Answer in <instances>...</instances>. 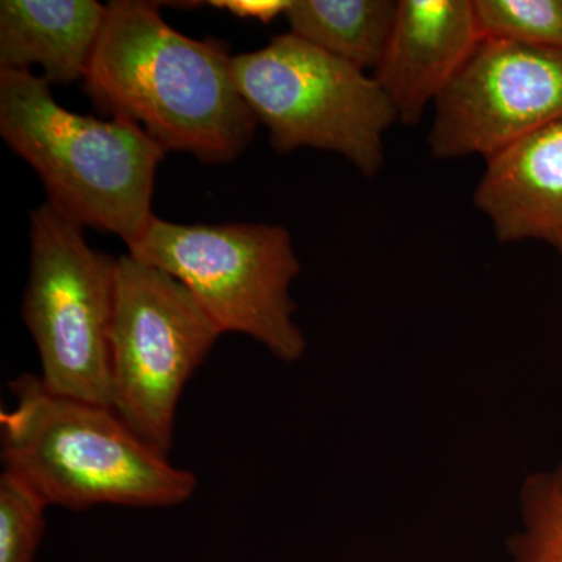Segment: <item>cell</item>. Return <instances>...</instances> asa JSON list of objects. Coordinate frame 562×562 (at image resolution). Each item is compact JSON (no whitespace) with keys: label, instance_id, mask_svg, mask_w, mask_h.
<instances>
[{"label":"cell","instance_id":"1","mask_svg":"<svg viewBox=\"0 0 562 562\" xmlns=\"http://www.w3.org/2000/svg\"><path fill=\"white\" fill-rule=\"evenodd\" d=\"M233 58L224 44L171 27L160 3L113 0L83 90L101 113L136 122L166 151L227 165L249 147L258 124Z\"/></svg>","mask_w":562,"mask_h":562},{"label":"cell","instance_id":"2","mask_svg":"<svg viewBox=\"0 0 562 562\" xmlns=\"http://www.w3.org/2000/svg\"><path fill=\"white\" fill-rule=\"evenodd\" d=\"M9 387L14 405L0 414L3 471L47 505L172 508L194 495V473L172 465L113 409L52 394L33 373Z\"/></svg>","mask_w":562,"mask_h":562},{"label":"cell","instance_id":"3","mask_svg":"<svg viewBox=\"0 0 562 562\" xmlns=\"http://www.w3.org/2000/svg\"><path fill=\"white\" fill-rule=\"evenodd\" d=\"M0 135L38 173L47 202L81 227L133 246L154 221L168 154L136 122L66 110L32 70H0Z\"/></svg>","mask_w":562,"mask_h":562},{"label":"cell","instance_id":"4","mask_svg":"<svg viewBox=\"0 0 562 562\" xmlns=\"http://www.w3.org/2000/svg\"><path fill=\"white\" fill-rule=\"evenodd\" d=\"M128 254L179 280L222 333L249 336L283 362L305 353L291 295L301 261L283 225H187L155 216Z\"/></svg>","mask_w":562,"mask_h":562},{"label":"cell","instance_id":"5","mask_svg":"<svg viewBox=\"0 0 562 562\" xmlns=\"http://www.w3.org/2000/svg\"><path fill=\"white\" fill-rule=\"evenodd\" d=\"M233 74L279 154L312 147L341 155L366 179L382 172L384 135L398 120L371 74L291 32L235 55Z\"/></svg>","mask_w":562,"mask_h":562},{"label":"cell","instance_id":"6","mask_svg":"<svg viewBox=\"0 0 562 562\" xmlns=\"http://www.w3.org/2000/svg\"><path fill=\"white\" fill-rule=\"evenodd\" d=\"M31 269L22 319L52 394L111 408L110 330L117 258L50 205L31 211Z\"/></svg>","mask_w":562,"mask_h":562},{"label":"cell","instance_id":"7","mask_svg":"<svg viewBox=\"0 0 562 562\" xmlns=\"http://www.w3.org/2000/svg\"><path fill=\"white\" fill-rule=\"evenodd\" d=\"M222 335L179 280L131 254L117 258L111 409L165 457L184 386Z\"/></svg>","mask_w":562,"mask_h":562},{"label":"cell","instance_id":"8","mask_svg":"<svg viewBox=\"0 0 562 562\" xmlns=\"http://www.w3.org/2000/svg\"><path fill=\"white\" fill-rule=\"evenodd\" d=\"M562 117V49L482 38L435 103L438 160H483Z\"/></svg>","mask_w":562,"mask_h":562},{"label":"cell","instance_id":"9","mask_svg":"<svg viewBox=\"0 0 562 562\" xmlns=\"http://www.w3.org/2000/svg\"><path fill=\"white\" fill-rule=\"evenodd\" d=\"M480 40L472 0H398L391 38L372 72L398 122L419 124Z\"/></svg>","mask_w":562,"mask_h":562},{"label":"cell","instance_id":"10","mask_svg":"<svg viewBox=\"0 0 562 562\" xmlns=\"http://www.w3.org/2000/svg\"><path fill=\"white\" fill-rule=\"evenodd\" d=\"M473 203L498 243H546L562 257V117L487 158Z\"/></svg>","mask_w":562,"mask_h":562},{"label":"cell","instance_id":"11","mask_svg":"<svg viewBox=\"0 0 562 562\" xmlns=\"http://www.w3.org/2000/svg\"><path fill=\"white\" fill-rule=\"evenodd\" d=\"M105 14L95 0H2L0 70L36 65L49 85L85 80Z\"/></svg>","mask_w":562,"mask_h":562},{"label":"cell","instance_id":"12","mask_svg":"<svg viewBox=\"0 0 562 562\" xmlns=\"http://www.w3.org/2000/svg\"><path fill=\"white\" fill-rule=\"evenodd\" d=\"M397 16L394 0H292L290 32L335 57L373 72Z\"/></svg>","mask_w":562,"mask_h":562},{"label":"cell","instance_id":"13","mask_svg":"<svg viewBox=\"0 0 562 562\" xmlns=\"http://www.w3.org/2000/svg\"><path fill=\"white\" fill-rule=\"evenodd\" d=\"M519 502L520 528L508 547L513 562H562V457L525 480Z\"/></svg>","mask_w":562,"mask_h":562},{"label":"cell","instance_id":"14","mask_svg":"<svg viewBox=\"0 0 562 562\" xmlns=\"http://www.w3.org/2000/svg\"><path fill=\"white\" fill-rule=\"evenodd\" d=\"M480 38L562 49V0H472Z\"/></svg>","mask_w":562,"mask_h":562},{"label":"cell","instance_id":"15","mask_svg":"<svg viewBox=\"0 0 562 562\" xmlns=\"http://www.w3.org/2000/svg\"><path fill=\"white\" fill-rule=\"evenodd\" d=\"M46 502L13 473L0 475V562H35L46 532Z\"/></svg>","mask_w":562,"mask_h":562},{"label":"cell","instance_id":"16","mask_svg":"<svg viewBox=\"0 0 562 562\" xmlns=\"http://www.w3.org/2000/svg\"><path fill=\"white\" fill-rule=\"evenodd\" d=\"M292 0H213L206 5L214 9L227 10L241 20H257L262 24H271L281 14H286Z\"/></svg>","mask_w":562,"mask_h":562}]
</instances>
